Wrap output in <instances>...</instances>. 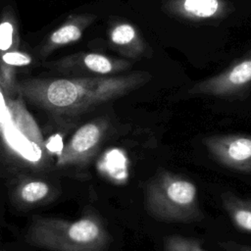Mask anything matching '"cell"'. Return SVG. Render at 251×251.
I'll use <instances>...</instances> for the list:
<instances>
[{"instance_id": "1", "label": "cell", "mask_w": 251, "mask_h": 251, "mask_svg": "<svg viewBox=\"0 0 251 251\" xmlns=\"http://www.w3.org/2000/svg\"><path fill=\"white\" fill-rule=\"evenodd\" d=\"M27 240L52 251H101L107 232L94 216L76 221L37 219L28 228Z\"/></svg>"}, {"instance_id": "2", "label": "cell", "mask_w": 251, "mask_h": 251, "mask_svg": "<svg viewBox=\"0 0 251 251\" xmlns=\"http://www.w3.org/2000/svg\"><path fill=\"white\" fill-rule=\"evenodd\" d=\"M128 81L54 80L31 91V96L44 107L57 113L72 114L83 111L122 94Z\"/></svg>"}, {"instance_id": "3", "label": "cell", "mask_w": 251, "mask_h": 251, "mask_svg": "<svg viewBox=\"0 0 251 251\" xmlns=\"http://www.w3.org/2000/svg\"><path fill=\"white\" fill-rule=\"evenodd\" d=\"M251 83V49L225 71L201 81L195 86L198 92L227 93L240 89Z\"/></svg>"}, {"instance_id": "4", "label": "cell", "mask_w": 251, "mask_h": 251, "mask_svg": "<svg viewBox=\"0 0 251 251\" xmlns=\"http://www.w3.org/2000/svg\"><path fill=\"white\" fill-rule=\"evenodd\" d=\"M103 132L104 126L99 123H87L81 126L61 151L58 164L75 165L87 160L100 143Z\"/></svg>"}, {"instance_id": "5", "label": "cell", "mask_w": 251, "mask_h": 251, "mask_svg": "<svg viewBox=\"0 0 251 251\" xmlns=\"http://www.w3.org/2000/svg\"><path fill=\"white\" fill-rule=\"evenodd\" d=\"M176 7L184 21L195 23H217L232 11L226 0H176Z\"/></svg>"}, {"instance_id": "6", "label": "cell", "mask_w": 251, "mask_h": 251, "mask_svg": "<svg viewBox=\"0 0 251 251\" xmlns=\"http://www.w3.org/2000/svg\"><path fill=\"white\" fill-rule=\"evenodd\" d=\"M196 194L195 186L185 180H176L171 182L167 189V197L174 203L176 204H188L193 201Z\"/></svg>"}, {"instance_id": "7", "label": "cell", "mask_w": 251, "mask_h": 251, "mask_svg": "<svg viewBox=\"0 0 251 251\" xmlns=\"http://www.w3.org/2000/svg\"><path fill=\"white\" fill-rule=\"evenodd\" d=\"M49 193L47 183L39 180L26 182L20 190L21 199L26 203H35L44 199Z\"/></svg>"}, {"instance_id": "8", "label": "cell", "mask_w": 251, "mask_h": 251, "mask_svg": "<svg viewBox=\"0 0 251 251\" xmlns=\"http://www.w3.org/2000/svg\"><path fill=\"white\" fill-rule=\"evenodd\" d=\"M228 156L235 161H243L251 157V139L238 138L232 141L227 148Z\"/></svg>"}, {"instance_id": "9", "label": "cell", "mask_w": 251, "mask_h": 251, "mask_svg": "<svg viewBox=\"0 0 251 251\" xmlns=\"http://www.w3.org/2000/svg\"><path fill=\"white\" fill-rule=\"evenodd\" d=\"M80 36L81 31L77 26L74 25H68L56 30L52 34L51 40L57 44H65L72 41H75L79 39Z\"/></svg>"}, {"instance_id": "10", "label": "cell", "mask_w": 251, "mask_h": 251, "mask_svg": "<svg viewBox=\"0 0 251 251\" xmlns=\"http://www.w3.org/2000/svg\"><path fill=\"white\" fill-rule=\"evenodd\" d=\"M84 64L89 70L100 74H106L112 70L110 61L106 57L98 54H88L84 58Z\"/></svg>"}, {"instance_id": "11", "label": "cell", "mask_w": 251, "mask_h": 251, "mask_svg": "<svg viewBox=\"0 0 251 251\" xmlns=\"http://www.w3.org/2000/svg\"><path fill=\"white\" fill-rule=\"evenodd\" d=\"M135 36L133 27L129 25H121L112 32V40L117 44H126Z\"/></svg>"}, {"instance_id": "12", "label": "cell", "mask_w": 251, "mask_h": 251, "mask_svg": "<svg viewBox=\"0 0 251 251\" xmlns=\"http://www.w3.org/2000/svg\"><path fill=\"white\" fill-rule=\"evenodd\" d=\"M13 41V26L10 23L0 24V50H7Z\"/></svg>"}, {"instance_id": "13", "label": "cell", "mask_w": 251, "mask_h": 251, "mask_svg": "<svg viewBox=\"0 0 251 251\" xmlns=\"http://www.w3.org/2000/svg\"><path fill=\"white\" fill-rule=\"evenodd\" d=\"M3 60L5 63L14 66H25L30 63V58L27 55L18 52L5 54L3 56Z\"/></svg>"}, {"instance_id": "14", "label": "cell", "mask_w": 251, "mask_h": 251, "mask_svg": "<svg viewBox=\"0 0 251 251\" xmlns=\"http://www.w3.org/2000/svg\"><path fill=\"white\" fill-rule=\"evenodd\" d=\"M234 220L238 226L244 229L251 230V212L246 210L237 211L234 215Z\"/></svg>"}]
</instances>
